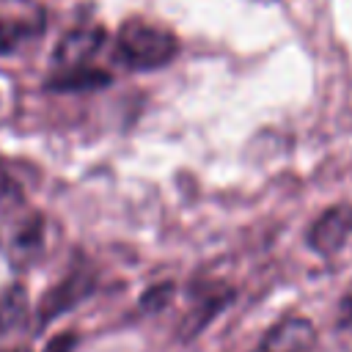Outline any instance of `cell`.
Listing matches in <instances>:
<instances>
[{
  "label": "cell",
  "mask_w": 352,
  "mask_h": 352,
  "mask_svg": "<svg viewBox=\"0 0 352 352\" xmlns=\"http://www.w3.org/2000/svg\"><path fill=\"white\" fill-rule=\"evenodd\" d=\"M110 82V74L104 69H96L91 63H80V66H63L58 69L50 80L47 88L50 91H60V94H74V91H94Z\"/></svg>",
  "instance_id": "obj_7"
},
{
  "label": "cell",
  "mask_w": 352,
  "mask_h": 352,
  "mask_svg": "<svg viewBox=\"0 0 352 352\" xmlns=\"http://www.w3.org/2000/svg\"><path fill=\"white\" fill-rule=\"evenodd\" d=\"M3 250L14 264H30L36 261L47 248V220L38 212H19L8 217L0 234Z\"/></svg>",
  "instance_id": "obj_2"
},
{
  "label": "cell",
  "mask_w": 352,
  "mask_h": 352,
  "mask_svg": "<svg viewBox=\"0 0 352 352\" xmlns=\"http://www.w3.org/2000/svg\"><path fill=\"white\" fill-rule=\"evenodd\" d=\"M314 341H316L314 324L302 316H289L261 338L256 352H308Z\"/></svg>",
  "instance_id": "obj_5"
},
{
  "label": "cell",
  "mask_w": 352,
  "mask_h": 352,
  "mask_svg": "<svg viewBox=\"0 0 352 352\" xmlns=\"http://www.w3.org/2000/svg\"><path fill=\"white\" fill-rule=\"evenodd\" d=\"M19 195V179L14 176V168L0 162V201L16 198Z\"/></svg>",
  "instance_id": "obj_12"
},
{
  "label": "cell",
  "mask_w": 352,
  "mask_h": 352,
  "mask_svg": "<svg viewBox=\"0 0 352 352\" xmlns=\"http://www.w3.org/2000/svg\"><path fill=\"white\" fill-rule=\"evenodd\" d=\"M118 60L135 72H148L170 63L179 52V41L170 30L146 22V19H126L116 36Z\"/></svg>",
  "instance_id": "obj_1"
},
{
  "label": "cell",
  "mask_w": 352,
  "mask_h": 352,
  "mask_svg": "<svg viewBox=\"0 0 352 352\" xmlns=\"http://www.w3.org/2000/svg\"><path fill=\"white\" fill-rule=\"evenodd\" d=\"M41 30V19H16V16H3L0 19V55H8L19 50L28 38H33Z\"/></svg>",
  "instance_id": "obj_9"
},
{
  "label": "cell",
  "mask_w": 352,
  "mask_h": 352,
  "mask_svg": "<svg viewBox=\"0 0 352 352\" xmlns=\"http://www.w3.org/2000/svg\"><path fill=\"white\" fill-rule=\"evenodd\" d=\"M102 41H104V30L102 28H77V30H69L60 38V44L55 47V63H58V69L88 63L96 55V50L102 47Z\"/></svg>",
  "instance_id": "obj_6"
},
{
  "label": "cell",
  "mask_w": 352,
  "mask_h": 352,
  "mask_svg": "<svg viewBox=\"0 0 352 352\" xmlns=\"http://www.w3.org/2000/svg\"><path fill=\"white\" fill-rule=\"evenodd\" d=\"M25 314V294L19 289H11L0 297V333L11 330Z\"/></svg>",
  "instance_id": "obj_10"
},
{
  "label": "cell",
  "mask_w": 352,
  "mask_h": 352,
  "mask_svg": "<svg viewBox=\"0 0 352 352\" xmlns=\"http://www.w3.org/2000/svg\"><path fill=\"white\" fill-rule=\"evenodd\" d=\"M349 236H352V204H336L314 220L308 231V245L319 256H333L346 245Z\"/></svg>",
  "instance_id": "obj_4"
},
{
  "label": "cell",
  "mask_w": 352,
  "mask_h": 352,
  "mask_svg": "<svg viewBox=\"0 0 352 352\" xmlns=\"http://www.w3.org/2000/svg\"><path fill=\"white\" fill-rule=\"evenodd\" d=\"M74 344H77V338L72 333H60L44 346V352H74Z\"/></svg>",
  "instance_id": "obj_13"
},
{
  "label": "cell",
  "mask_w": 352,
  "mask_h": 352,
  "mask_svg": "<svg viewBox=\"0 0 352 352\" xmlns=\"http://www.w3.org/2000/svg\"><path fill=\"white\" fill-rule=\"evenodd\" d=\"M228 300H231V292L228 289H220V286H214L212 294H201L198 302L192 305V311L182 322V338H192L195 333H201V327H206L223 311V305Z\"/></svg>",
  "instance_id": "obj_8"
},
{
  "label": "cell",
  "mask_w": 352,
  "mask_h": 352,
  "mask_svg": "<svg viewBox=\"0 0 352 352\" xmlns=\"http://www.w3.org/2000/svg\"><path fill=\"white\" fill-rule=\"evenodd\" d=\"M170 294H173V286H170V283H160V286H154V289H148V292L143 294L140 305H143L146 311H151V308H162V305L170 300Z\"/></svg>",
  "instance_id": "obj_11"
},
{
  "label": "cell",
  "mask_w": 352,
  "mask_h": 352,
  "mask_svg": "<svg viewBox=\"0 0 352 352\" xmlns=\"http://www.w3.org/2000/svg\"><path fill=\"white\" fill-rule=\"evenodd\" d=\"M96 289V278L91 270L85 267H74L72 272H66L36 305V319L38 324H50L52 319L63 316L66 311L77 308L85 297H91Z\"/></svg>",
  "instance_id": "obj_3"
}]
</instances>
